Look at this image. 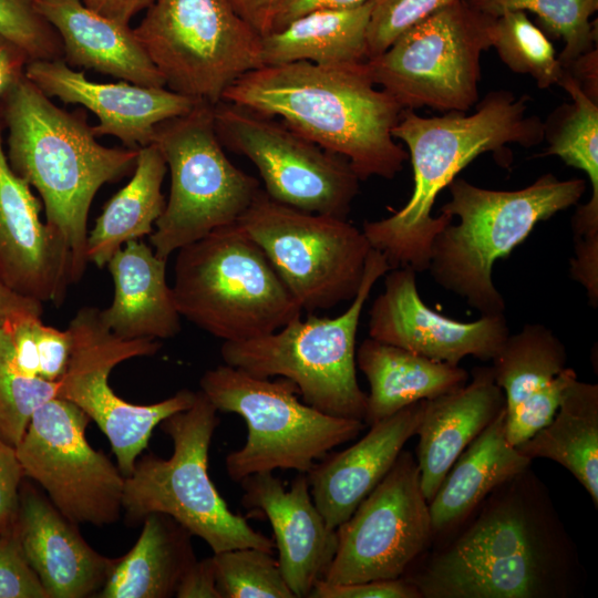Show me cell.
<instances>
[{"label":"cell","instance_id":"obj_41","mask_svg":"<svg viewBox=\"0 0 598 598\" xmlns=\"http://www.w3.org/2000/svg\"><path fill=\"white\" fill-rule=\"evenodd\" d=\"M0 598H49L12 529L0 533Z\"/></svg>","mask_w":598,"mask_h":598},{"label":"cell","instance_id":"obj_42","mask_svg":"<svg viewBox=\"0 0 598 598\" xmlns=\"http://www.w3.org/2000/svg\"><path fill=\"white\" fill-rule=\"evenodd\" d=\"M309 598H421L404 577L333 585L319 580Z\"/></svg>","mask_w":598,"mask_h":598},{"label":"cell","instance_id":"obj_15","mask_svg":"<svg viewBox=\"0 0 598 598\" xmlns=\"http://www.w3.org/2000/svg\"><path fill=\"white\" fill-rule=\"evenodd\" d=\"M214 120L221 145L256 166L270 198L308 213L347 217L360 179L346 157L272 116L225 100L214 105Z\"/></svg>","mask_w":598,"mask_h":598},{"label":"cell","instance_id":"obj_21","mask_svg":"<svg viewBox=\"0 0 598 598\" xmlns=\"http://www.w3.org/2000/svg\"><path fill=\"white\" fill-rule=\"evenodd\" d=\"M240 484L243 505L261 512L272 527L279 568L295 598H309L332 563L338 538L312 499L307 474L299 473L289 489L271 472Z\"/></svg>","mask_w":598,"mask_h":598},{"label":"cell","instance_id":"obj_35","mask_svg":"<svg viewBox=\"0 0 598 598\" xmlns=\"http://www.w3.org/2000/svg\"><path fill=\"white\" fill-rule=\"evenodd\" d=\"M477 11L497 17L505 11L535 13L538 27L564 48L557 56L565 69L578 56L597 48V24L590 18L598 10V0H465Z\"/></svg>","mask_w":598,"mask_h":598},{"label":"cell","instance_id":"obj_19","mask_svg":"<svg viewBox=\"0 0 598 598\" xmlns=\"http://www.w3.org/2000/svg\"><path fill=\"white\" fill-rule=\"evenodd\" d=\"M0 117V278L16 292L60 306L72 285V256L40 218L42 202L10 167Z\"/></svg>","mask_w":598,"mask_h":598},{"label":"cell","instance_id":"obj_27","mask_svg":"<svg viewBox=\"0 0 598 598\" xmlns=\"http://www.w3.org/2000/svg\"><path fill=\"white\" fill-rule=\"evenodd\" d=\"M167 259L138 240H131L106 264L114 282L110 307L100 318L124 340L169 339L181 331V315L166 280Z\"/></svg>","mask_w":598,"mask_h":598},{"label":"cell","instance_id":"obj_32","mask_svg":"<svg viewBox=\"0 0 598 598\" xmlns=\"http://www.w3.org/2000/svg\"><path fill=\"white\" fill-rule=\"evenodd\" d=\"M529 460L549 458L582 485L598 507V385L571 381L553 419L516 446Z\"/></svg>","mask_w":598,"mask_h":598},{"label":"cell","instance_id":"obj_38","mask_svg":"<svg viewBox=\"0 0 598 598\" xmlns=\"http://www.w3.org/2000/svg\"><path fill=\"white\" fill-rule=\"evenodd\" d=\"M212 557L221 598H295L270 551L241 547Z\"/></svg>","mask_w":598,"mask_h":598},{"label":"cell","instance_id":"obj_40","mask_svg":"<svg viewBox=\"0 0 598 598\" xmlns=\"http://www.w3.org/2000/svg\"><path fill=\"white\" fill-rule=\"evenodd\" d=\"M461 0H372L368 60L382 53L402 32L440 9Z\"/></svg>","mask_w":598,"mask_h":598},{"label":"cell","instance_id":"obj_10","mask_svg":"<svg viewBox=\"0 0 598 598\" xmlns=\"http://www.w3.org/2000/svg\"><path fill=\"white\" fill-rule=\"evenodd\" d=\"M152 143L171 174L169 196L150 237L162 258L238 223L261 189L258 179L226 156L209 103L198 102L157 124Z\"/></svg>","mask_w":598,"mask_h":598},{"label":"cell","instance_id":"obj_33","mask_svg":"<svg viewBox=\"0 0 598 598\" xmlns=\"http://www.w3.org/2000/svg\"><path fill=\"white\" fill-rule=\"evenodd\" d=\"M166 172V162L153 143L138 148L132 178L107 200L87 234L89 262L102 268L126 243L152 234L166 204L162 193Z\"/></svg>","mask_w":598,"mask_h":598},{"label":"cell","instance_id":"obj_47","mask_svg":"<svg viewBox=\"0 0 598 598\" xmlns=\"http://www.w3.org/2000/svg\"><path fill=\"white\" fill-rule=\"evenodd\" d=\"M29 61L18 44L0 34V99L25 75Z\"/></svg>","mask_w":598,"mask_h":598},{"label":"cell","instance_id":"obj_2","mask_svg":"<svg viewBox=\"0 0 598 598\" xmlns=\"http://www.w3.org/2000/svg\"><path fill=\"white\" fill-rule=\"evenodd\" d=\"M223 100L280 117L301 136L346 157L360 181L391 179L409 158L392 135L403 107L377 87L365 62L264 65L236 80Z\"/></svg>","mask_w":598,"mask_h":598},{"label":"cell","instance_id":"obj_24","mask_svg":"<svg viewBox=\"0 0 598 598\" xmlns=\"http://www.w3.org/2000/svg\"><path fill=\"white\" fill-rule=\"evenodd\" d=\"M424 400L378 421L348 448L326 455L306 473L312 499L329 527L337 529L391 470L416 434Z\"/></svg>","mask_w":598,"mask_h":598},{"label":"cell","instance_id":"obj_22","mask_svg":"<svg viewBox=\"0 0 598 598\" xmlns=\"http://www.w3.org/2000/svg\"><path fill=\"white\" fill-rule=\"evenodd\" d=\"M13 530L49 598L99 594L117 559L93 549L76 524L29 484L21 485Z\"/></svg>","mask_w":598,"mask_h":598},{"label":"cell","instance_id":"obj_17","mask_svg":"<svg viewBox=\"0 0 598 598\" xmlns=\"http://www.w3.org/2000/svg\"><path fill=\"white\" fill-rule=\"evenodd\" d=\"M337 550L322 579L343 585L395 579L434 540L415 456L402 450L391 470L337 528Z\"/></svg>","mask_w":598,"mask_h":598},{"label":"cell","instance_id":"obj_25","mask_svg":"<svg viewBox=\"0 0 598 598\" xmlns=\"http://www.w3.org/2000/svg\"><path fill=\"white\" fill-rule=\"evenodd\" d=\"M505 405L491 365L474 368L463 386L424 400L415 458L427 503L456 458Z\"/></svg>","mask_w":598,"mask_h":598},{"label":"cell","instance_id":"obj_36","mask_svg":"<svg viewBox=\"0 0 598 598\" xmlns=\"http://www.w3.org/2000/svg\"><path fill=\"white\" fill-rule=\"evenodd\" d=\"M491 43L513 72L532 76L539 89L558 84L564 68L547 34L524 11H505L494 18Z\"/></svg>","mask_w":598,"mask_h":598},{"label":"cell","instance_id":"obj_23","mask_svg":"<svg viewBox=\"0 0 598 598\" xmlns=\"http://www.w3.org/2000/svg\"><path fill=\"white\" fill-rule=\"evenodd\" d=\"M494 380L505 395L506 429L529 436L554 416L564 390L577 379L560 339L539 323L508 334L493 357Z\"/></svg>","mask_w":598,"mask_h":598},{"label":"cell","instance_id":"obj_11","mask_svg":"<svg viewBox=\"0 0 598 598\" xmlns=\"http://www.w3.org/2000/svg\"><path fill=\"white\" fill-rule=\"evenodd\" d=\"M134 32L165 86L198 102L262 66L261 35L230 0H154Z\"/></svg>","mask_w":598,"mask_h":598},{"label":"cell","instance_id":"obj_3","mask_svg":"<svg viewBox=\"0 0 598 598\" xmlns=\"http://www.w3.org/2000/svg\"><path fill=\"white\" fill-rule=\"evenodd\" d=\"M529 97L498 90L484 96L471 115L447 112L424 117L403 109L392 135L408 147L413 190L408 203L391 216L367 220L362 231L391 269L427 270L434 237L452 218L433 217L437 195L474 158L486 152L505 153L507 144L532 147L544 141V122L527 113Z\"/></svg>","mask_w":598,"mask_h":598},{"label":"cell","instance_id":"obj_16","mask_svg":"<svg viewBox=\"0 0 598 598\" xmlns=\"http://www.w3.org/2000/svg\"><path fill=\"white\" fill-rule=\"evenodd\" d=\"M90 421L79 406L55 396L37 410L16 448L25 477L63 516L76 525H111L123 511L125 477L89 444Z\"/></svg>","mask_w":598,"mask_h":598},{"label":"cell","instance_id":"obj_39","mask_svg":"<svg viewBox=\"0 0 598 598\" xmlns=\"http://www.w3.org/2000/svg\"><path fill=\"white\" fill-rule=\"evenodd\" d=\"M0 34L18 44L30 61L63 59L58 32L30 0H0Z\"/></svg>","mask_w":598,"mask_h":598},{"label":"cell","instance_id":"obj_12","mask_svg":"<svg viewBox=\"0 0 598 598\" xmlns=\"http://www.w3.org/2000/svg\"><path fill=\"white\" fill-rule=\"evenodd\" d=\"M495 17L461 0L420 20L369 59L377 86L403 109L465 113L478 99L481 55Z\"/></svg>","mask_w":598,"mask_h":598},{"label":"cell","instance_id":"obj_48","mask_svg":"<svg viewBox=\"0 0 598 598\" xmlns=\"http://www.w3.org/2000/svg\"><path fill=\"white\" fill-rule=\"evenodd\" d=\"M42 312L43 303L41 301L16 292L0 278V328L20 317H41Z\"/></svg>","mask_w":598,"mask_h":598},{"label":"cell","instance_id":"obj_37","mask_svg":"<svg viewBox=\"0 0 598 598\" xmlns=\"http://www.w3.org/2000/svg\"><path fill=\"white\" fill-rule=\"evenodd\" d=\"M58 389L59 381L27 375L17 367L10 333L0 328V437L17 447L33 414Z\"/></svg>","mask_w":598,"mask_h":598},{"label":"cell","instance_id":"obj_7","mask_svg":"<svg viewBox=\"0 0 598 598\" xmlns=\"http://www.w3.org/2000/svg\"><path fill=\"white\" fill-rule=\"evenodd\" d=\"M217 412L199 390L189 408L159 423L172 439L173 453L169 458L154 454L137 458L124 481L126 520L136 523L162 513L202 538L213 553L241 547L272 553L274 539L233 513L208 475L209 447L219 424Z\"/></svg>","mask_w":598,"mask_h":598},{"label":"cell","instance_id":"obj_46","mask_svg":"<svg viewBox=\"0 0 598 598\" xmlns=\"http://www.w3.org/2000/svg\"><path fill=\"white\" fill-rule=\"evenodd\" d=\"M369 1L370 0H282L276 12L271 31L280 30L291 21L311 12L353 9Z\"/></svg>","mask_w":598,"mask_h":598},{"label":"cell","instance_id":"obj_28","mask_svg":"<svg viewBox=\"0 0 598 598\" xmlns=\"http://www.w3.org/2000/svg\"><path fill=\"white\" fill-rule=\"evenodd\" d=\"M532 462L508 441L502 410L456 458L430 501L433 537L453 532L492 491Z\"/></svg>","mask_w":598,"mask_h":598},{"label":"cell","instance_id":"obj_49","mask_svg":"<svg viewBox=\"0 0 598 598\" xmlns=\"http://www.w3.org/2000/svg\"><path fill=\"white\" fill-rule=\"evenodd\" d=\"M239 14L260 34L271 31L282 0H230Z\"/></svg>","mask_w":598,"mask_h":598},{"label":"cell","instance_id":"obj_52","mask_svg":"<svg viewBox=\"0 0 598 598\" xmlns=\"http://www.w3.org/2000/svg\"><path fill=\"white\" fill-rule=\"evenodd\" d=\"M30 1H32V2H33V1H35V0H30Z\"/></svg>","mask_w":598,"mask_h":598},{"label":"cell","instance_id":"obj_18","mask_svg":"<svg viewBox=\"0 0 598 598\" xmlns=\"http://www.w3.org/2000/svg\"><path fill=\"white\" fill-rule=\"evenodd\" d=\"M416 274L392 268L369 311L370 338L425 358L458 365L465 357L492 360L509 334L504 315L462 322L432 310L420 297Z\"/></svg>","mask_w":598,"mask_h":598},{"label":"cell","instance_id":"obj_5","mask_svg":"<svg viewBox=\"0 0 598 598\" xmlns=\"http://www.w3.org/2000/svg\"><path fill=\"white\" fill-rule=\"evenodd\" d=\"M447 188L451 198L441 214L458 223L451 221L434 237L427 271L482 316H495L506 309L492 278L496 260L506 258L538 223L576 205L586 182L547 173L516 190L482 188L456 177Z\"/></svg>","mask_w":598,"mask_h":598},{"label":"cell","instance_id":"obj_13","mask_svg":"<svg viewBox=\"0 0 598 598\" xmlns=\"http://www.w3.org/2000/svg\"><path fill=\"white\" fill-rule=\"evenodd\" d=\"M238 224L302 310H328L357 295L372 247L346 218L283 205L260 189Z\"/></svg>","mask_w":598,"mask_h":598},{"label":"cell","instance_id":"obj_8","mask_svg":"<svg viewBox=\"0 0 598 598\" xmlns=\"http://www.w3.org/2000/svg\"><path fill=\"white\" fill-rule=\"evenodd\" d=\"M390 269L385 257L372 248L360 288L343 313L306 320L298 317L262 337L224 341L223 361L258 378H286L297 385L308 405L364 422L367 393L357 379V331L374 283Z\"/></svg>","mask_w":598,"mask_h":598},{"label":"cell","instance_id":"obj_6","mask_svg":"<svg viewBox=\"0 0 598 598\" xmlns=\"http://www.w3.org/2000/svg\"><path fill=\"white\" fill-rule=\"evenodd\" d=\"M172 289L181 317L224 341L266 336L302 313L238 223L178 249Z\"/></svg>","mask_w":598,"mask_h":598},{"label":"cell","instance_id":"obj_43","mask_svg":"<svg viewBox=\"0 0 598 598\" xmlns=\"http://www.w3.org/2000/svg\"><path fill=\"white\" fill-rule=\"evenodd\" d=\"M37 349L39 358V377L58 382L64 374L72 350L70 331L59 330L39 321L37 327Z\"/></svg>","mask_w":598,"mask_h":598},{"label":"cell","instance_id":"obj_9","mask_svg":"<svg viewBox=\"0 0 598 598\" xmlns=\"http://www.w3.org/2000/svg\"><path fill=\"white\" fill-rule=\"evenodd\" d=\"M200 391L218 412L236 413L247 425L245 444L226 456L231 481L280 470L308 473L334 447L354 440L361 420L323 413L297 398V385L278 377L258 378L227 364L207 370Z\"/></svg>","mask_w":598,"mask_h":598},{"label":"cell","instance_id":"obj_31","mask_svg":"<svg viewBox=\"0 0 598 598\" xmlns=\"http://www.w3.org/2000/svg\"><path fill=\"white\" fill-rule=\"evenodd\" d=\"M372 0L353 9L316 11L261 35L264 65L307 61L341 65L368 61Z\"/></svg>","mask_w":598,"mask_h":598},{"label":"cell","instance_id":"obj_44","mask_svg":"<svg viewBox=\"0 0 598 598\" xmlns=\"http://www.w3.org/2000/svg\"><path fill=\"white\" fill-rule=\"evenodd\" d=\"M23 477L17 448L0 437V533L14 525Z\"/></svg>","mask_w":598,"mask_h":598},{"label":"cell","instance_id":"obj_26","mask_svg":"<svg viewBox=\"0 0 598 598\" xmlns=\"http://www.w3.org/2000/svg\"><path fill=\"white\" fill-rule=\"evenodd\" d=\"M37 11L55 29L63 60L137 85L165 82L130 24L96 12L82 0H35Z\"/></svg>","mask_w":598,"mask_h":598},{"label":"cell","instance_id":"obj_51","mask_svg":"<svg viewBox=\"0 0 598 598\" xmlns=\"http://www.w3.org/2000/svg\"><path fill=\"white\" fill-rule=\"evenodd\" d=\"M84 4L118 22L130 21L141 11L146 10L154 0H82Z\"/></svg>","mask_w":598,"mask_h":598},{"label":"cell","instance_id":"obj_20","mask_svg":"<svg viewBox=\"0 0 598 598\" xmlns=\"http://www.w3.org/2000/svg\"><path fill=\"white\" fill-rule=\"evenodd\" d=\"M24 74L48 97L80 104L94 113L99 120L92 126L96 137L114 136L128 148L152 144L157 124L189 112L198 103L166 86H143L123 80L94 82L63 59L29 61Z\"/></svg>","mask_w":598,"mask_h":598},{"label":"cell","instance_id":"obj_4","mask_svg":"<svg viewBox=\"0 0 598 598\" xmlns=\"http://www.w3.org/2000/svg\"><path fill=\"white\" fill-rule=\"evenodd\" d=\"M11 169L40 195L45 223L68 245L72 282L86 266L87 216L99 189L134 171L136 148L100 144L86 112L56 106L25 75L0 99Z\"/></svg>","mask_w":598,"mask_h":598},{"label":"cell","instance_id":"obj_1","mask_svg":"<svg viewBox=\"0 0 598 598\" xmlns=\"http://www.w3.org/2000/svg\"><path fill=\"white\" fill-rule=\"evenodd\" d=\"M455 529L403 576L421 598H568L582 585L576 547L530 466Z\"/></svg>","mask_w":598,"mask_h":598},{"label":"cell","instance_id":"obj_50","mask_svg":"<svg viewBox=\"0 0 598 598\" xmlns=\"http://www.w3.org/2000/svg\"><path fill=\"white\" fill-rule=\"evenodd\" d=\"M565 70L573 76L582 92L598 102V50L594 48L578 56Z\"/></svg>","mask_w":598,"mask_h":598},{"label":"cell","instance_id":"obj_45","mask_svg":"<svg viewBox=\"0 0 598 598\" xmlns=\"http://www.w3.org/2000/svg\"><path fill=\"white\" fill-rule=\"evenodd\" d=\"M175 597L221 598L215 576L213 557L195 560L183 576Z\"/></svg>","mask_w":598,"mask_h":598},{"label":"cell","instance_id":"obj_34","mask_svg":"<svg viewBox=\"0 0 598 598\" xmlns=\"http://www.w3.org/2000/svg\"><path fill=\"white\" fill-rule=\"evenodd\" d=\"M571 103L557 107L544 123L547 147L543 155L558 156L588 176L591 196L573 218L574 239L598 240V102L587 96L564 69L558 84Z\"/></svg>","mask_w":598,"mask_h":598},{"label":"cell","instance_id":"obj_30","mask_svg":"<svg viewBox=\"0 0 598 598\" xmlns=\"http://www.w3.org/2000/svg\"><path fill=\"white\" fill-rule=\"evenodd\" d=\"M192 534L173 517L152 513L134 546L116 559L100 598H168L197 559Z\"/></svg>","mask_w":598,"mask_h":598},{"label":"cell","instance_id":"obj_29","mask_svg":"<svg viewBox=\"0 0 598 598\" xmlns=\"http://www.w3.org/2000/svg\"><path fill=\"white\" fill-rule=\"evenodd\" d=\"M355 362L370 386L367 425L419 401L458 389L470 378L460 365L435 361L370 337L355 352Z\"/></svg>","mask_w":598,"mask_h":598},{"label":"cell","instance_id":"obj_14","mask_svg":"<svg viewBox=\"0 0 598 598\" xmlns=\"http://www.w3.org/2000/svg\"><path fill=\"white\" fill-rule=\"evenodd\" d=\"M68 330L72 350L68 368L59 380L56 398L79 406L107 437L117 467L128 476L147 447L155 426L167 416L192 405L196 392L183 389L154 404H132L109 384V375L118 363L155 354L161 342L153 339L124 340L105 327L100 309L82 307Z\"/></svg>","mask_w":598,"mask_h":598}]
</instances>
